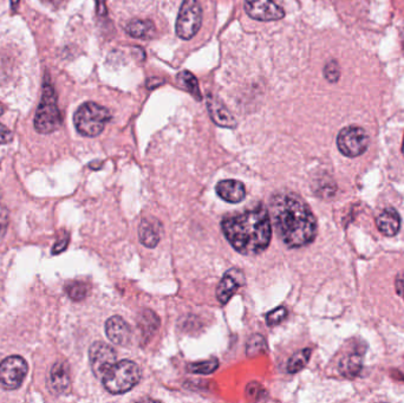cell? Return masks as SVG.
<instances>
[{"label":"cell","mask_w":404,"mask_h":403,"mask_svg":"<svg viewBox=\"0 0 404 403\" xmlns=\"http://www.w3.org/2000/svg\"><path fill=\"white\" fill-rule=\"evenodd\" d=\"M269 216L280 239L290 248L311 244L317 234V221L311 209L298 195L276 194L269 202Z\"/></svg>","instance_id":"1"},{"label":"cell","mask_w":404,"mask_h":403,"mask_svg":"<svg viewBox=\"0 0 404 403\" xmlns=\"http://www.w3.org/2000/svg\"><path fill=\"white\" fill-rule=\"evenodd\" d=\"M222 229L232 246L245 256L264 252L272 236L271 218L263 204L240 214L224 216Z\"/></svg>","instance_id":"2"},{"label":"cell","mask_w":404,"mask_h":403,"mask_svg":"<svg viewBox=\"0 0 404 403\" xmlns=\"http://www.w3.org/2000/svg\"><path fill=\"white\" fill-rule=\"evenodd\" d=\"M141 380V370L135 362L122 360L116 362L102 377L105 389L110 394H125L132 390Z\"/></svg>","instance_id":"3"},{"label":"cell","mask_w":404,"mask_h":403,"mask_svg":"<svg viewBox=\"0 0 404 403\" xmlns=\"http://www.w3.org/2000/svg\"><path fill=\"white\" fill-rule=\"evenodd\" d=\"M62 114L57 105V95L50 80H45L42 98L35 116V128L41 134H51L62 125Z\"/></svg>","instance_id":"4"},{"label":"cell","mask_w":404,"mask_h":403,"mask_svg":"<svg viewBox=\"0 0 404 403\" xmlns=\"http://www.w3.org/2000/svg\"><path fill=\"white\" fill-rule=\"evenodd\" d=\"M110 120V112L95 102H87L81 105L73 116L77 132L87 137L100 135Z\"/></svg>","instance_id":"5"},{"label":"cell","mask_w":404,"mask_h":403,"mask_svg":"<svg viewBox=\"0 0 404 403\" xmlns=\"http://www.w3.org/2000/svg\"><path fill=\"white\" fill-rule=\"evenodd\" d=\"M202 24V9L197 0H183L177 16V35L179 38L190 41L197 35Z\"/></svg>","instance_id":"6"},{"label":"cell","mask_w":404,"mask_h":403,"mask_svg":"<svg viewBox=\"0 0 404 403\" xmlns=\"http://www.w3.org/2000/svg\"><path fill=\"white\" fill-rule=\"evenodd\" d=\"M369 146V136L364 129L357 125L343 128L337 136L339 152L348 157H357L366 153Z\"/></svg>","instance_id":"7"},{"label":"cell","mask_w":404,"mask_h":403,"mask_svg":"<svg viewBox=\"0 0 404 403\" xmlns=\"http://www.w3.org/2000/svg\"><path fill=\"white\" fill-rule=\"evenodd\" d=\"M28 363L21 356H10L0 363V384L6 389H17L28 375Z\"/></svg>","instance_id":"8"},{"label":"cell","mask_w":404,"mask_h":403,"mask_svg":"<svg viewBox=\"0 0 404 403\" xmlns=\"http://www.w3.org/2000/svg\"><path fill=\"white\" fill-rule=\"evenodd\" d=\"M116 357L114 347L104 342H95L89 349V361L93 375L102 380L108 370L116 363Z\"/></svg>","instance_id":"9"},{"label":"cell","mask_w":404,"mask_h":403,"mask_svg":"<svg viewBox=\"0 0 404 403\" xmlns=\"http://www.w3.org/2000/svg\"><path fill=\"white\" fill-rule=\"evenodd\" d=\"M246 14L259 21H280L285 17V11L273 0H245Z\"/></svg>","instance_id":"10"},{"label":"cell","mask_w":404,"mask_h":403,"mask_svg":"<svg viewBox=\"0 0 404 403\" xmlns=\"http://www.w3.org/2000/svg\"><path fill=\"white\" fill-rule=\"evenodd\" d=\"M244 283H245V276L240 270H237V268L228 270L217 288V297H218L219 302L226 304L234 295L235 292L238 291L239 288L244 286Z\"/></svg>","instance_id":"11"},{"label":"cell","mask_w":404,"mask_h":403,"mask_svg":"<svg viewBox=\"0 0 404 403\" xmlns=\"http://www.w3.org/2000/svg\"><path fill=\"white\" fill-rule=\"evenodd\" d=\"M105 334L114 345L125 347L132 341V329L122 317L113 316L105 323Z\"/></svg>","instance_id":"12"},{"label":"cell","mask_w":404,"mask_h":403,"mask_svg":"<svg viewBox=\"0 0 404 403\" xmlns=\"http://www.w3.org/2000/svg\"><path fill=\"white\" fill-rule=\"evenodd\" d=\"M207 109L211 116L212 121L215 125L222 128H235L237 127V120L231 112H228V109L224 107L219 98H215L213 95L207 96Z\"/></svg>","instance_id":"13"},{"label":"cell","mask_w":404,"mask_h":403,"mask_svg":"<svg viewBox=\"0 0 404 403\" xmlns=\"http://www.w3.org/2000/svg\"><path fill=\"white\" fill-rule=\"evenodd\" d=\"M48 388L55 394H64L70 388V369L68 363L59 361L53 365L48 380Z\"/></svg>","instance_id":"14"},{"label":"cell","mask_w":404,"mask_h":403,"mask_svg":"<svg viewBox=\"0 0 404 403\" xmlns=\"http://www.w3.org/2000/svg\"><path fill=\"white\" fill-rule=\"evenodd\" d=\"M217 193L224 202L237 204L245 199L246 188L242 182L237 180L220 181L217 184Z\"/></svg>","instance_id":"15"},{"label":"cell","mask_w":404,"mask_h":403,"mask_svg":"<svg viewBox=\"0 0 404 403\" xmlns=\"http://www.w3.org/2000/svg\"><path fill=\"white\" fill-rule=\"evenodd\" d=\"M377 229L382 234L394 236L401 229V218L394 209H385L380 213L376 219Z\"/></svg>","instance_id":"16"},{"label":"cell","mask_w":404,"mask_h":403,"mask_svg":"<svg viewBox=\"0 0 404 403\" xmlns=\"http://www.w3.org/2000/svg\"><path fill=\"white\" fill-rule=\"evenodd\" d=\"M138 233H140L142 245L152 248V247L157 246L160 238H161V225L156 219L145 218L141 221Z\"/></svg>","instance_id":"17"},{"label":"cell","mask_w":404,"mask_h":403,"mask_svg":"<svg viewBox=\"0 0 404 403\" xmlns=\"http://www.w3.org/2000/svg\"><path fill=\"white\" fill-rule=\"evenodd\" d=\"M125 30L130 37L138 39H149L155 35V24L148 19H133L125 25Z\"/></svg>","instance_id":"18"},{"label":"cell","mask_w":404,"mask_h":403,"mask_svg":"<svg viewBox=\"0 0 404 403\" xmlns=\"http://www.w3.org/2000/svg\"><path fill=\"white\" fill-rule=\"evenodd\" d=\"M363 368V354L358 350L346 355L339 362V372L346 377H356Z\"/></svg>","instance_id":"19"},{"label":"cell","mask_w":404,"mask_h":403,"mask_svg":"<svg viewBox=\"0 0 404 403\" xmlns=\"http://www.w3.org/2000/svg\"><path fill=\"white\" fill-rule=\"evenodd\" d=\"M138 327L141 330L142 337L147 342L152 337V335L155 334L159 329V317L156 316V313H152V310H145L140 316Z\"/></svg>","instance_id":"20"},{"label":"cell","mask_w":404,"mask_h":403,"mask_svg":"<svg viewBox=\"0 0 404 403\" xmlns=\"http://www.w3.org/2000/svg\"><path fill=\"white\" fill-rule=\"evenodd\" d=\"M177 82L185 90L188 91L194 98H197V101H200L202 98L200 88H199V82H197V77L194 76L193 73H190V71H181L177 75Z\"/></svg>","instance_id":"21"},{"label":"cell","mask_w":404,"mask_h":403,"mask_svg":"<svg viewBox=\"0 0 404 403\" xmlns=\"http://www.w3.org/2000/svg\"><path fill=\"white\" fill-rule=\"evenodd\" d=\"M312 350L310 347L303 349L298 351L290 358V361L287 363V372L290 374H296L305 368V365H308L309 360L311 357Z\"/></svg>","instance_id":"22"},{"label":"cell","mask_w":404,"mask_h":403,"mask_svg":"<svg viewBox=\"0 0 404 403\" xmlns=\"http://www.w3.org/2000/svg\"><path fill=\"white\" fill-rule=\"evenodd\" d=\"M66 293L73 300H83L89 293V286L87 283L81 282V281H75L66 286Z\"/></svg>","instance_id":"23"},{"label":"cell","mask_w":404,"mask_h":403,"mask_svg":"<svg viewBox=\"0 0 404 403\" xmlns=\"http://www.w3.org/2000/svg\"><path fill=\"white\" fill-rule=\"evenodd\" d=\"M219 368V361L217 358H212L207 361L197 362L188 367V370L194 374H200V375H209Z\"/></svg>","instance_id":"24"},{"label":"cell","mask_w":404,"mask_h":403,"mask_svg":"<svg viewBox=\"0 0 404 403\" xmlns=\"http://www.w3.org/2000/svg\"><path fill=\"white\" fill-rule=\"evenodd\" d=\"M267 350L266 341L261 335H253L247 342V347H246V354L247 356H257V355L265 352Z\"/></svg>","instance_id":"25"},{"label":"cell","mask_w":404,"mask_h":403,"mask_svg":"<svg viewBox=\"0 0 404 403\" xmlns=\"http://www.w3.org/2000/svg\"><path fill=\"white\" fill-rule=\"evenodd\" d=\"M287 317L286 308L279 306L266 315V324L269 327H274L276 324H280Z\"/></svg>","instance_id":"26"},{"label":"cell","mask_w":404,"mask_h":403,"mask_svg":"<svg viewBox=\"0 0 404 403\" xmlns=\"http://www.w3.org/2000/svg\"><path fill=\"white\" fill-rule=\"evenodd\" d=\"M339 76H341V71H339L338 63L336 61H330L324 68L325 78L330 83H336V82H338Z\"/></svg>","instance_id":"27"},{"label":"cell","mask_w":404,"mask_h":403,"mask_svg":"<svg viewBox=\"0 0 404 403\" xmlns=\"http://www.w3.org/2000/svg\"><path fill=\"white\" fill-rule=\"evenodd\" d=\"M246 394H247V397H251L253 400H261V399L266 397L265 389L260 386L259 383L257 382L249 383L247 388H246Z\"/></svg>","instance_id":"28"},{"label":"cell","mask_w":404,"mask_h":403,"mask_svg":"<svg viewBox=\"0 0 404 403\" xmlns=\"http://www.w3.org/2000/svg\"><path fill=\"white\" fill-rule=\"evenodd\" d=\"M3 114L4 108L0 105V116L3 115ZM12 137H14V135H12V132H11L10 129L5 127V125L0 122V145H5V143L10 142Z\"/></svg>","instance_id":"29"},{"label":"cell","mask_w":404,"mask_h":403,"mask_svg":"<svg viewBox=\"0 0 404 403\" xmlns=\"http://www.w3.org/2000/svg\"><path fill=\"white\" fill-rule=\"evenodd\" d=\"M9 225V211L6 207L0 205V234H4Z\"/></svg>","instance_id":"30"},{"label":"cell","mask_w":404,"mask_h":403,"mask_svg":"<svg viewBox=\"0 0 404 403\" xmlns=\"http://www.w3.org/2000/svg\"><path fill=\"white\" fill-rule=\"evenodd\" d=\"M68 244H69V236H66L63 238V239L58 240L57 243L55 244V246L52 248V253L58 254L63 251L66 250L68 247Z\"/></svg>","instance_id":"31"},{"label":"cell","mask_w":404,"mask_h":403,"mask_svg":"<svg viewBox=\"0 0 404 403\" xmlns=\"http://www.w3.org/2000/svg\"><path fill=\"white\" fill-rule=\"evenodd\" d=\"M395 288H396V292H398V295H401L402 298L404 299V272H401V273L396 277Z\"/></svg>","instance_id":"32"},{"label":"cell","mask_w":404,"mask_h":403,"mask_svg":"<svg viewBox=\"0 0 404 403\" xmlns=\"http://www.w3.org/2000/svg\"><path fill=\"white\" fill-rule=\"evenodd\" d=\"M19 1L21 0H11V6H12V10H16L18 5H19Z\"/></svg>","instance_id":"33"},{"label":"cell","mask_w":404,"mask_h":403,"mask_svg":"<svg viewBox=\"0 0 404 403\" xmlns=\"http://www.w3.org/2000/svg\"><path fill=\"white\" fill-rule=\"evenodd\" d=\"M402 153H403L404 155V139H403V145H402Z\"/></svg>","instance_id":"34"},{"label":"cell","mask_w":404,"mask_h":403,"mask_svg":"<svg viewBox=\"0 0 404 403\" xmlns=\"http://www.w3.org/2000/svg\"><path fill=\"white\" fill-rule=\"evenodd\" d=\"M43 1H45V3H46V1H48H48H51V0H43Z\"/></svg>","instance_id":"35"},{"label":"cell","mask_w":404,"mask_h":403,"mask_svg":"<svg viewBox=\"0 0 404 403\" xmlns=\"http://www.w3.org/2000/svg\"><path fill=\"white\" fill-rule=\"evenodd\" d=\"M0 198H1V191H0Z\"/></svg>","instance_id":"36"}]
</instances>
